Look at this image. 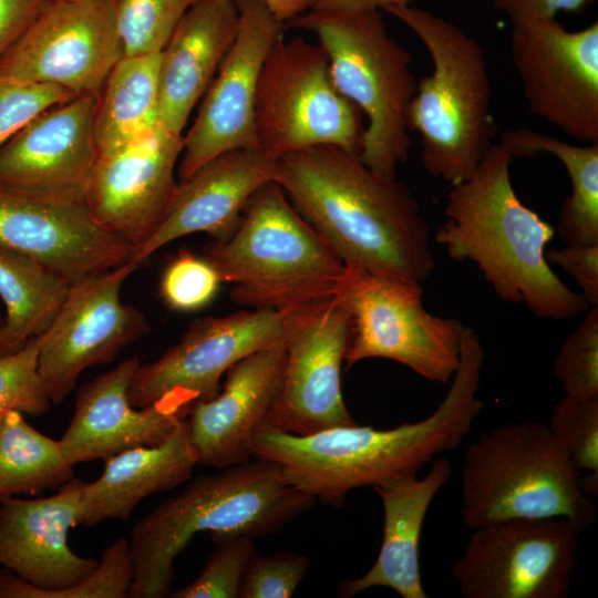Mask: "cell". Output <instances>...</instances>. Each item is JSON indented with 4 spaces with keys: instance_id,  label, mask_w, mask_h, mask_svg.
Segmentation results:
<instances>
[{
    "instance_id": "cell-1",
    "label": "cell",
    "mask_w": 598,
    "mask_h": 598,
    "mask_svg": "<svg viewBox=\"0 0 598 598\" xmlns=\"http://www.w3.org/2000/svg\"><path fill=\"white\" fill-rule=\"evenodd\" d=\"M484 359L477 332L465 327L451 386L423 420L389 430L354 423L306 435L265 427L252 441L251 455L275 463L287 484L334 507L354 489L416 476L472 432L484 408L478 396Z\"/></svg>"
},
{
    "instance_id": "cell-2",
    "label": "cell",
    "mask_w": 598,
    "mask_h": 598,
    "mask_svg": "<svg viewBox=\"0 0 598 598\" xmlns=\"http://www.w3.org/2000/svg\"><path fill=\"white\" fill-rule=\"evenodd\" d=\"M276 183L344 264L420 282L433 274L430 228L417 200L359 154L322 145L285 155Z\"/></svg>"
},
{
    "instance_id": "cell-3",
    "label": "cell",
    "mask_w": 598,
    "mask_h": 598,
    "mask_svg": "<svg viewBox=\"0 0 598 598\" xmlns=\"http://www.w3.org/2000/svg\"><path fill=\"white\" fill-rule=\"evenodd\" d=\"M514 159L493 144L473 174L452 186L435 241L450 258L474 262L502 301L542 319H574L590 306L550 268L545 252L555 228L516 195Z\"/></svg>"
},
{
    "instance_id": "cell-4",
    "label": "cell",
    "mask_w": 598,
    "mask_h": 598,
    "mask_svg": "<svg viewBox=\"0 0 598 598\" xmlns=\"http://www.w3.org/2000/svg\"><path fill=\"white\" fill-rule=\"evenodd\" d=\"M315 499L287 484L279 467L255 458L200 475L131 529L134 577L128 598L171 594L175 560L198 533L274 534L307 512Z\"/></svg>"
},
{
    "instance_id": "cell-5",
    "label": "cell",
    "mask_w": 598,
    "mask_h": 598,
    "mask_svg": "<svg viewBox=\"0 0 598 598\" xmlns=\"http://www.w3.org/2000/svg\"><path fill=\"white\" fill-rule=\"evenodd\" d=\"M384 12L406 24L430 53L432 72L416 83L409 130L421 136L423 167L452 186L468 178L493 146L492 90L482 47L456 24L411 4Z\"/></svg>"
},
{
    "instance_id": "cell-6",
    "label": "cell",
    "mask_w": 598,
    "mask_h": 598,
    "mask_svg": "<svg viewBox=\"0 0 598 598\" xmlns=\"http://www.w3.org/2000/svg\"><path fill=\"white\" fill-rule=\"evenodd\" d=\"M231 299L257 310H289L330 299L344 262L295 209L276 182L248 202L234 234L204 256Z\"/></svg>"
},
{
    "instance_id": "cell-7",
    "label": "cell",
    "mask_w": 598,
    "mask_h": 598,
    "mask_svg": "<svg viewBox=\"0 0 598 598\" xmlns=\"http://www.w3.org/2000/svg\"><path fill=\"white\" fill-rule=\"evenodd\" d=\"M462 517L470 528L516 518H565L580 532L597 509L579 472L545 423H503L465 451Z\"/></svg>"
},
{
    "instance_id": "cell-8",
    "label": "cell",
    "mask_w": 598,
    "mask_h": 598,
    "mask_svg": "<svg viewBox=\"0 0 598 598\" xmlns=\"http://www.w3.org/2000/svg\"><path fill=\"white\" fill-rule=\"evenodd\" d=\"M84 482L73 477L42 498H0V598H126L134 577L127 538L101 560L69 546L80 525Z\"/></svg>"
},
{
    "instance_id": "cell-9",
    "label": "cell",
    "mask_w": 598,
    "mask_h": 598,
    "mask_svg": "<svg viewBox=\"0 0 598 598\" xmlns=\"http://www.w3.org/2000/svg\"><path fill=\"white\" fill-rule=\"evenodd\" d=\"M382 10H310L287 24L312 32L333 84L367 117L361 161L389 177L411 146L408 109L416 91L412 55L388 33Z\"/></svg>"
},
{
    "instance_id": "cell-10",
    "label": "cell",
    "mask_w": 598,
    "mask_h": 598,
    "mask_svg": "<svg viewBox=\"0 0 598 598\" xmlns=\"http://www.w3.org/2000/svg\"><path fill=\"white\" fill-rule=\"evenodd\" d=\"M333 298L349 317L344 363L383 358L430 382L447 383L458 362L464 326L430 313L421 282L355 264H344Z\"/></svg>"
},
{
    "instance_id": "cell-11",
    "label": "cell",
    "mask_w": 598,
    "mask_h": 598,
    "mask_svg": "<svg viewBox=\"0 0 598 598\" xmlns=\"http://www.w3.org/2000/svg\"><path fill=\"white\" fill-rule=\"evenodd\" d=\"M360 109L336 87L320 47L279 38L261 68L255 99L259 150L279 159L330 145L360 154L365 125Z\"/></svg>"
},
{
    "instance_id": "cell-12",
    "label": "cell",
    "mask_w": 598,
    "mask_h": 598,
    "mask_svg": "<svg viewBox=\"0 0 598 598\" xmlns=\"http://www.w3.org/2000/svg\"><path fill=\"white\" fill-rule=\"evenodd\" d=\"M580 533L565 518H516L473 528L452 577L464 598H566Z\"/></svg>"
},
{
    "instance_id": "cell-13",
    "label": "cell",
    "mask_w": 598,
    "mask_h": 598,
    "mask_svg": "<svg viewBox=\"0 0 598 598\" xmlns=\"http://www.w3.org/2000/svg\"><path fill=\"white\" fill-rule=\"evenodd\" d=\"M316 303L195 320L159 358L140 364L128 390L132 405L144 408L172 392L194 403L214 398L234 364L257 351L286 344Z\"/></svg>"
},
{
    "instance_id": "cell-14",
    "label": "cell",
    "mask_w": 598,
    "mask_h": 598,
    "mask_svg": "<svg viewBox=\"0 0 598 598\" xmlns=\"http://www.w3.org/2000/svg\"><path fill=\"white\" fill-rule=\"evenodd\" d=\"M511 54L530 112L598 143V22L578 31L556 18L514 22Z\"/></svg>"
},
{
    "instance_id": "cell-15",
    "label": "cell",
    "mask_w": 598,
    "mask_h": 598,
    "mask_svg": "<svg viewBox=\"0 0 598 598\" xmlns=\"http://www.w3.org/2000/svg\"><path fill=\"white\" fill-rule=\"evenodd\" d=\"M137 268L130 260L71 285L54 317L35 337L38 370L52 403L70 395L84 370L112 361L148 332L145 315L121 299L125 280Z\"/></svg>"
},
{
    "instance_id": "cell-16",
    "label": "cell",
    "mask_w": 598,
    "mask_h": 598,
    "mask_svg": "<svg viewBox=\"0 0 598 598\" xmlns=\"http://www.w3.org/2000/svg\"><path fill=\"white\" fill-rule=\"evenodd\" d=\"M123 55L111 0H52L0 60V76L99 94Z\"/></svg>"
},
{
    "instance_id": "cell-17",
    "label": "cell",
    "mask_w": 598,
    "mask_h": 598,
    "mask_svg": "<svg viewBox=\"0 0 598 598\" xmlns=\"http://www.w3.org/2000/svg\"><path fill=\"white\" fill-rule=\"evenodd\" d=\"M236 40L204 94L197 116L183 135L181 181L216 156L234 150H259L255 99L264 62L282 37L280 22L261 0H235Z\"/></svg>"
},
{
    "instance_id": "cell-18",
    "label": "cell",
    "mask_w": 598,
    "mask_h": 598,
    "mask_svg": "<svg viewBox=\"0 0 598 598\" xmlns=\"http://www.w3.org/2000/svg\"><path fill=\"white\" fill-rule=\"evenodd\" d=\"M0 246L35 259L71 285L116 268L134 254L93 218L84 199L1 186Z\"/></svg>"
},
{
    "instance_id": "cell-19",
    "label": "cell",
    "mask_w": 598,
    "mask_h": 598,
    "mask_svg": "<svg viewBox=\"0 0 598 598\" xmlns=\"http://www.w3.org/2000/svg\"><path fill=\"white\" fill-rule=\"evenodd\" d=\"M182 150L183 135L159 126L145 138L97 154L85 205L134 251L154 235L169 209Z\"/></svg>"
},
{
    "instance_id": "cell-20",
    "label": "cell",
    "mask_w": 598,
    "mask_h": 598,
    "mask_svg": "<svg viewBox=\"0 0 598 598\" xmlns=\"http://www.w3.org/2000/svg\"><path fill=\"white\" fill-rule=\"evenodd\" d=\"M349 317L332 297L318 302L287 342L281 389L268 426L306 435L354 424L341 391Z\"/></svg>"
},
{
    "instance_id": "cell-21",
    "label": "cell",
    "mask_w": 598,
    "mask_h": 598,
    "mask_svg": "<svg viewBox=\"0 0 598 598\" xmlns=\"http://www.w3.org/2000/svg\"><path fill=\"white\" fill-rule=\"evenodd\" d=\"M96 93L55 104L25 124L0 148V186L84 199L97 158Z\"/></svg>"
},
{
    "instance_id": "cell-22",
    "label": "cell",
    "mask_w": 598,
    "mask_h": 598,
    "mask_svg": "<svg viewBox=\"0 0 598 598\" xmlns=\"http://www.w3.org/2000/svg\"><path fill=\"white\" fill-rule=\"evenodd\" d=\"M140 364L138 355L125 359L78 390L72 419L60 440L74 465L158 444L189 413L194 402L176 392L144 408L132 405L128 390Z\"/></svg>"
},
{
    "instance_id": "cell-23",
    "label": "cell",
    "mask_w": 598,
    "mask_h": 598,
    "mask_svg": "<svg viewBox=\"0 0 598 598\" xmlns=\"http://www.w3.org/2000/svg\"><path fill=\"white\" fill-rule=\"evenodd\" d=\"M287 343L234 364L218 393L194 403L185 417L197 465L224 468L252 458L256 434L268 426L283 379Z\"/></svg>"
},
{
    "instance_id": "cell-24",
    "label": "cell",
    "mask_w": 598,
    "mask_h": 598,
    "mask_svg": "<svg viewBox=\"0 0 598 598\" xmlns=\"http://www.w3.org/2000/svg\"><path fill=\"white\" fill-rule=\"evenodd\" d=\"M277 173L278 159L260 150L216 156L177 184L163 223L131 260L140 266L171 241L195 233H206L216 241L229 238L250 198L265 184L276 182Z\"/></svg>"
},
{
    "instance_id": "cell-25",
    "label": "cell",
    "mask_w": 598,
    "mask_h": 598,
    "mask_svg": "<svg viewBox=\"0 0 598 598\" xmlns=\"http://www.w3.org/2000/svg\"><path fill=\"white\" fill-rule=\"evenodd\" d=\"M239 27L235 0H203L183 17L161 51L158 116L183 135L189 115L231 49Z\"/></svg>"
},
{
    "instance_id": "cell-26",
    "label": "cell",
    "mask_w": 598,
    "mask_h": 598,
    "mask_svg": "<svg viewBox=\"0 0 598 598\" xmlns=\"http://www.w3.org/2000/svg\"><path fill=\"white\" fill-rule=\"evenodd\" d=\"M453 474L450 460L437 456L422 478L401 477L372 489L383 507V538L375 561L361 577L346 579L338 594L351 598L385 587L402 598H427L420 570V540L426 513Z\"/></svg>"
},
{
    "instance_id": "cell-27",
    "label": "cell",
    "mask_w": 598,
    "mask_h": 598,
    "mask_svg": "<svg viewBox=\"0 0 598 598\" xmlns=\"http://www.w3.org/2000/svg\"><path fill=\"white\" fill-rule=\"evenodd\" d=\"M104 462L102 474L93 482H84L82 525L93 526L105 519L127 522L144 498L185 483L197 465L185 420L163 442L123 451Z\"/></svg>"
},
{
    "instance_id": "cell-28",
    "label": "cell",
    "mask_w": 598,
    "mask_h": 598,
    "mask_svg": "<svg viewBox=\"0 0 598 598\" xmlns=\"http://www.w3.org/2000/svg\"><path fill=\"white\" fill-rule=\"evenodd\" d=\"M161 52L123 55L97 96L94 136L99 153L145 138L159 126Z\"/></svg>"
},
{
    "instance_id": "cell-29",
    "label": "cell",
    "mask_w": 598,
    "mask_h": 598,
    "mask_svg": "<svg viewBox=\"0 0 598 598\" xmlns=\"http://www.w3.org/2000/svg\"><path fill=\"white\" fill-rule=\"evenodd\" d=\"M70 286L35 259L0 246V298L6 308L0 355L17 352L38 337L56 313Z\"/></svg>"
},
{
    "instance_id": "cell-30",
    "label": "cell",
    "mask_w": 598,
    "mask_h": 598,
    "mask_svg": "<svg viewBox=\"0 0 598 598\" xmlns=\"http://www.w3.org/2000/svg\"><path fill=\"white\" fill-rule=\"evenodd\" d=\"M514 158L548 153L564 165L571 193L558 215L555 233L565 245L598 244V143L578 146L527 128L502 135Z\"/></svg>"
},
{
    "instance_id": "cell-31",
    "label": "cell",
    "mask_w": 598,
    "mask_h": 598,
    "mask_svg": "<svg viewBox=\"0 0 598 598\" xmlns=\"http://www.w3.org/2000/svg\"><path fill=\"white\" fill-rule=\"evenodd\" d=\"M73 477L74 464L60 441L37 431L20 411L6 415L0 423V498L59 488Z\"/></svg>"
},
{
    "instance_id": "cell-32",
    "label": "cell",
    "mask_w": 598,
    "mask_h": 598,
    "mask_svg": "<svg viewBox=\"0 0 598 598\" xmlns=\"http://www.w3.org/2000/svg\"><path fill=\"white\" fill-rule=\"evenodd\" d=\"M203 0H111L124 55L161 52L195 4Z\"/></svg>"
},
{
    "instance_id": "cell-33",
    "label": "cell",
    "mask_w": 598,
    "mask_h": 598,
    "mask_svg": "<svg viewBox=\"0 0 598 598\" xmlns=\"http://www.w3.org/2000/svg\"><path fill=\"white\" fill-rule=\"evenodd\" d=\"M210 537L215 547L198 576L168 597L238 598L243 574L255 554V538L235 534Z\"/></svg>"
},
{
    "instance_id": "cell-34",
    "label": "cell",
    "mask_w": 598,
    "mask_h": 598,
    "mask_svg": "<svg viewBox=\"0 0 598 598\" xmlns=\"http://www.w3.org/2000/svg\"><path fill=\"white\" fill-rule=\"evenodd\" d=\"M585 313L553 363L556 379L571 399L598 398V307Z\"/></svg>"
},
{
    "instance_id": "cell-35",
    "label": "cell",
    "mask_w": 598,
    "mask_h": 598,
    "mask_svg": "<svg viewBox=\"0 0 598 598\" xmlns=\"http://www.w3.org/2000/svg\"><path fill=\"white\" fill-rule=\"evenodd\" d=\"M547 425L578 472L598 474V398L564 395Z\"/></svg>"
},
{
    "instance_id": "cell-36",
    "label": "cell",
    "mask_w": 598,
    "mask_h": 598,
    "mask_svg": "<svg viewBox=\"0 0 598 598\" xmlns=\"http://www.w3.org/2000/svg\"><path fill=\"white\" fill-rule=\"evenodd\" d=\"M52 401L38 370L35 338L19 351L0 355V423L11 411L42 416Z\"/></svg>"
},
{
    "instance_id": "cell-37",
    "label": "cell",
    "mask_w": 598,
    "mask_h": 598,
    "mask_svg": "<svg viewBox=\"0 0 598 598\" xmlns=\"http://www.w3.org/2000/svg\"><path fill=\"white\" fill-rule=\"evenodd\" d=\"M221 283L218 272L205 257L181 249L163 271L159 292L171 309L194 311L208 305Z\"/></svg>"
},
{
    "instance_id": "cell-38",
    "label": "cell",
    "mask_w": 598,
    "mask_h": 598,
    "mask_svg": "<svg viewBox=\"0 0 598 598\" xmlns=\"http://www.w3.org/2000/svg\"><path fill=\"white\" fill-rule=\"evenodd\" d=\"M310 558L302 554L281 551L249 559L243 574L238 598H290L302 582Z\"/></svg>"
},
{
    "instance_id": "cell-39",
    "label": "cell",
    "mask_w": 598,
    "mask_h": 598,
    "mask_svg": "<svg viewBox=\"0 0 598 598\" xmlns=\"http://www.w3.org/2000/svg\"><path fill=\"white\" fill-rule=\"evenodd\" d=\"M75 95L61 86L0 76V148L37 115Z\"/></svg>"
},
{
    "instance_id": "cell-40",
    "label": "cell",
    "mask_w": 598,
    "mask_h": 598,
    "mask_svg": "<svg viewBox=\"0 0 598 598\" xmlns=\"http://www.w3.org/2000/svg\"><path fill=\"white\" fill-rule=\"evenodd\" d=\"M545 256L577 282L590 307H598V244L565 245L546 250Z\"/></svg>"
},
{
    "instance_id": "cell-41",
    "label": "cell",
    "mask_w": 598,
    "mask_h": 598,
    "mask_svg": "<svg viewBox=\"0 0 598 598\" xmlns=\"http://www.w3.org/2000/svg\"><path fill=\"white\" fill-rule=\"evenodd\" d=\"M52 0H0V60Z\"/></svg>"
},
{
    "instance_id": "cell-42",
    "label": "cell",
    "mask_w": 598,
    "mask_h": 598,
    "mask_svg": "<svg viewBox=\"0 0 598 598\" xmlns=\"http://www.w3.org/2000/svg\"><path fill=\"white\" fill-rule=\"evenodd\" d=\"M595 0H494V7L512 21L556 18L557 12L580 13Z\"/></svg>"
},
{
    "instance_id": "cell-43",
    "label": "cell",
    "mask_w": 598,
    "mask_h": 598,
    "mask_svg": "<svg viewBox=\"0 0 598 598\" xmlns=\"http://www.w3.org/2000/svg\"><path fill=\"white\" fill-rule=\"evenodd\" d=\"M415 0H317L311 10L343 13L382 10L389 6L411 4Z\"/></svg>"
},
{
    "instance_id": "cell-44",
    "label": "cell",
    "mask_w": 598,
    "mask_h": 598,
    "mask_svg": "<svg viewBox=\"0 0 598 598\" xmlns=\"http://www.w3.org/2000/svg\"><path fill=\"white\" fill-rule=\"evenodd\" d=\"M271 13L282 23L310 11L317 0H261Z\"/></svg>"
},
{
    "instance_id": "cell-45",
    "label": "cell",
    "mask_w": 598,
    "mask_h": 598,
    "mask_svg": "<svg viewBox=\"0 0 598 598\" xmlns=\"http://www.w3.org/2000/svg\"><path fill=\"white\" fill-rule=\"evenodd\" d=\"M71 1H80V0H71Z\"/></svg>"
},
{
    "instance_id": "cell-46",
    "label": "cell",
    "mask_w": 598,
    "mask_h": 598,
    "mask_svg": "<svg viewBox=\"0 0 598 598\" xmlns=\"http://www.w3.org/2000/svg\"><path fill=\"white\" fill-rule=\"evenodd\" d=\"M0 326H1V323H0Z\"/></svg>"
}]
</instances>
